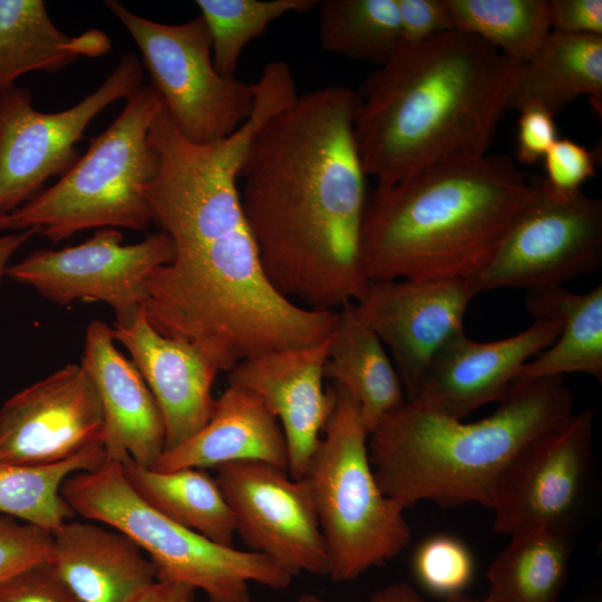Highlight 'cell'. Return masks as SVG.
I'll list each match as a JSON object with an SVG mask.
<instances>
[{
    "instance_id": "8",
    "label": "cell",
    "mask_w": 602,
    "mask_h": 602,
    "mask_svg": "<svg viewBox=\"0 0 602 602\" xmlns=\"http://www.w3.org/2000/svg\"><path fill=\"white\" fill-rule=\"evenodd\" d=\"M61 494L75 514L130 537L156 570L157 581L186 583L208 602H251L249 582L287 589L293 575L268 556L217 544L167 518L128 485L118 460L69 476Z\"/></svg>"
},
{
    "instance_id": "6",
    "label": "cell",
    "mask_w": 602,
    "mask_h": 602,
    "mask_svg": "<svg viewBox=\"0 0 602 602\" xmlns=\"http://www.w3.org/2000/svg\"><path fill=\"white\" fill-rule=\"evenodd\" d=\"M162 107L155 88L142 86L56 184L10 214L12 230L58 243L89 229H147L146 192L157 168L149 129Z\"/></svg>"
},
{
    "instance_id": "32",
    "label": "cell",
    "mask_w": 602,
    "mask_h": 602,
    "mask_svg": "<svg viewBox=\"0 0 602 602\" xmlns=\"http://www.w3.org/2000/svg\"><path fill=\"white\" fill-rule=\"evenodd\" d=\"M318 0H196L207 28L213 62L219 72L235 76L245 46L263 35L276 19L303 14Z\"/></svg>"
},
{
    "instance_id": "1",
    "label": "cell",
    "mask_w": 602,
    "mask_h": 602,
    "mask_svg": "<svg viewBox=\"0 0 602 602\" xmlns=\"http://www.w3.org/2000/svg\"><path fill=\"white\" fill-rule=\"evenodd\" d=\"M241 151L185 144L166 153L147 188L174 256L146 280L143 311L159 333L183 340L221 371L275 350L328 338L338 311L302 307L268 280L239 188Z\"/></svg>"
},
{
    "instance_id": "5",
    "label": "cell",
    "mask_w": 602,
    "mask_h": 602,
    "mask_svg": "<svg viewBox=\"0 0 602 602\" xmlns=\"http://www.w3.org/2000/svg\"><path fill=\"white\" fill-rule=\"evenodd\" d=\"M487 417L465 423L406 399L368 437L369 459L385 495L406 508H491L496 484L514 457L574 414L563 377L517 379Z\"/></svg>"
},
{
    "instance_id": "14",
    "label": "cell",
    "mask_w": 602,
    "mask_h": 602,
    "mask_svg": "<svg viewBox=\"0 0 602 602\" xmlns=\"http://www.w3.org/2000/svg\"><path fill=\"white\" fill-rule=\"evenodd\" d=\"M234 516L236 534L291 575L329 574V560L313 501L303 479L256 460L215 468Z\"/></svg>"
},
{
    "instance_id": "21",
    "label": "cell",
    "mask_w": 602,
    "mask_h": 602,
    "mask_svg": "<svg viewBox=\"0 0 602 602\" xmlns=\"http://www.w3.org/2000/svg\"><path fill=\"white\" fill-rule=\"evenodd\" d=\"M49 562L80 602H134L156 570L126 534L97 522H66L52 533Z\"/></svg>"
},
{
    "instance_id": "17",
    "label": "cell",
    "mask_w": 602,
    "mask_h": 602,
    "mask_svg": "<svg viewBox=\"0 0 602 602\" xmlns=\"http://www.w3.org/2000/svg\"><path fill=\"white\" fill-rule=\"evenodd\" d=\"M559 332V321L544 318L495 341H475L462 332L436 353L411 399L464 420L478 408L498 402L516 381L521 368L550 347Z\"/></svg>"
},
{
    "instance_id": "30",
    "label": "cell",
    "mask_w": 602,
    "mask_h": 602,
    "mask_svg": "<svg viewBox=\"0 0 602 602\" xmlns=\"http://www.w3.org/2000/svg\"><path fill=\"white\" fill-rule=\"evenodd\" d=\"M317 9L327 52L381 66L401 47L397 0H320Z\"/></svg>"
},
{
    "instance_id": "4",
    "label": "cell",
    "mask_w": 602,
    "mask_h": 602,
    "mask_svg": "<svg viewBox=\"0 0 602 602\" xmlns=\"http://www.w3.org/2000/svg\"><path fill=\"white\" fill-rule=\"evenodd\" d=\"M534 194L502 156L434 164L368 195L361 254L369 281L474 280Z\"/></svg>"
},
{
    "instance_id": "3",
    "label": "cell",
    "mask_w": 602,
    "mask_h": 602,
    "mask_svg": "<svg viewBox=\"0 0 602 602\" xmlns=\"http://www.w3.org/2000/svg\"><path fill=\"white\" fill-rule=\"evenodd\" d=\"M521 66L456 29L400 47L357 91L353 130L367 175L390 185L486 154Z\"/></svg>"
},
{
    "instance_id": "31",
    "label": "cell",
    "mask_w": 602,
    "mask_h": 602,
    "mask_svg": "<svg viewBox=\"0 0 602 602\" xmlns=\"http://www.w3.org/2000/svg\"><path fill=\"white\" fill-rule=\"evenodd\" d=\"M453 28L525 62L550 35L547 0H444Z\"/></svg>"
},
{
    "instance_id": "24",
    "label": "cell",
    "mask_w": 602,
    "mask_h": 602,
    "mask_svg": "<svg viewBox=\"0 0 602 602\" xmlns=\"http://www.w3.org/2000/svg\"><path fill=\"white\" fill-rule=\"evenodd\" d=\"M525 307L533 319L557 320L560 332L521 368L516 380L585 373L602 381V284L583 293L563 287L527 292Z\"/></svg>"
},
{
    "instance_id": "28",
    "label": "cell",
    "mask_w": 602,
    "mask_h": 602,
    "mask_svg": "<svg viewBox=\"0 0 602 602\" xmlns=\"http://www.w3.org/2000/svg\"><path fill=\"white\" fill-rule=\"evenodd\" d=\"M575 535L540 528L509 536L487 571L482 602H557L564 590Z\"/></svg>"
},
{
    "instance_id": "36",
    "label": "cell",
    "mask_w": 602,
    "mask_h": 602,
    "mask_svg": "<svg viewBox=\"0 0 602 602\" xmlns=\"http://www.w3.org/2000/svg\"><path fill=\"white\" fill-rule=\"evenodd\" d=\"M0 602H80L49 560L29 565L0 582Z\"/></svg>"
},
{
    "instance_id": "29",
    "label": "cell",
    "mask_w": 602,
    "mask_h": 602,
    "mask_svg": "<svg viewBox=\"0 0 602 602\" xmlns=\"http://www.w3.org/2000/svg\"><path fill=\"white\" fill-rule=\"evenodd\" d=\"M106 459L103 445L51 465L0 462V515L54 533L75 515L61 494L65 480L99 467Z\"/></svg>"
},
{
    "instance_id": "38",
    "label": "cell",
    "mask_w": 602,
    "mask_h": 602,
    "mask_svg": "<svg viewBox=\"0 0 602 602\" xmlns=\"http://www.w3.org/2000/svg\"><path fill=\"white\" fill-rule=\"evenodd\" d=\"M556 139L553 114L537 107L520 110L516 157L521 163L532 165L542 161Z\"/></svg>"
},
{
    "instance_id": "2",
    "label": "cell",
    "mask_w": 602,
    "mask_h": 602,
    "mask_svg": "<svg viewBox=\"0 0 602 602\" xmlns=\"http://www.w3.org/2000/svg\"><path fill=\"white\" fill-rule=\"evenodd\" d=\"M358 94L331 85L302 95L252 138L239 181L264 273L284 298L336 311L357 302L367 278L368 200L353 122Z\"/></svg>"
},
{
    "instance_id": "41",
    "label": "cell",
    "mask_w": 602,
    "mask_h": 602,
    "mask_svg": "<svg viewBox=\"0 0 602 602\" xmlns=\"http://www.w3.org/2000/svg\"><path fill=\"white\" fill-rule=\"evenodd\" d=\"M36 234V230L28 229L0 236V281L6 275L12 255Z\"/></svg>"
},
{
    "instance_id": "22",
    "label": "cell",
    "mask_w": 602,
    "mask_h": 602,
    "mask_svg": "<svg viewBox=\"0 0 602 602\" xmlns=\"http://www.w3.org/2000/svg\"><path fill=\"white\" fill-rule=\"evenodd\" d=\"M242 460L264 462L288 470V446L278 418L264 402L246 389L227 385L215 399L206 425L184 443L164 450L152 469H206Z\"/></svg>"
},
{
    "instance_id": "9",
    "label": "cell",
    "mask_w": 602,
    "mask_h": 602,
    "mask_svg": "<svg viewBox=\"0 0 602 602\" xmlns=\"http://www.w3.org/2000/svg\"><path fill=\"white\" fill-rule=\"evenodd\" d=\"M138 47L142 61L177 130L200 144L226 138L252 115L256 82L219 72L201 16L182 23L144 18L116 0L105 2Z\"/></svg>"
},
{
    "instance_id": "20",
    "label": "cell",
    "mask_w": 602,
    "mask_h": 602,
    "mask_svg": "<svg viewBox=\"0 0 602 602\" xmlns=\"http://www.w3.org/2000/svg\"><path fill=\"white\" fill-rule=\"evenodd\" d=\"M113 328L93 320L86 330L80 366L103 407L101 444L107 458H127L152 468L165 450L158 406L142 375L116 348Z\"/></svg>"
},
{
    "instance_id": "42",
    "label": "cell",
    "mask_w": 602,
    "mask_h": 602,
    "mask_svg": "<svg viewBox=\"0 0 602 602\" xmlns=\"http://www.w3.org/2000/svg\"><path fill=\"white\" fill-rule=\"evenodd\" d=\"M369 602H425L419 594L405 583L388 585L375 592Z\"/></svg>"
},
{
    "instance_id": "45",
    "label": "cell",
    "mask_w": 602,
    "mask_h": 602,
    "mask_svg": "<svg viewBox=\"0 0 602 602\" xmlns=\"http://www.w3.org/2000/svg\"><path fill=\"white\" fill-rule=\"evenodd\" d=\"M12 230L10 214H0V231Z\"/></svg>"
},
{
    "instance_id": "10",
    "label": "cell",
    "mask_w": 602,
    "mask_h": 602,
    "mask_svg": "<svg viewBox=\"0 0 602 602\" xmlns=\"http://www.w3.org/2000/svg\"><path fill=\"white\" fill-rule=\"evenodd\" d=\"M143 65L125 54L111 74L74 106L55 113L35 108L31 93L17 84L0 89V214H11L80 156L77 144L106 107L126 100L143 85Z\"/></svg>"
},
{
    "instance_id": "43",
    "label": "cell",
    "mask_w": 602,
    "mask_h": 602,
    "mask_svg": "<svg viewBox=\"0 0 602 602\" xmlns=\"http://www.w3.org/2000/svg\"><path fill=\"white\" fill-rule=\"evenodd\" d=\"M445 602H482V600L472 598L465 593H458L445 599Z\"/></svg>"
},
{
    "instance_id": "11",
    "label": "cell",
    "mask_w": 602,
    "mask_h": 602,
    "mask_svg": "<svg viewBox=\"0 0 602 602\" xmlns=\"http://www.w3.org/2000/svg\"><path fill=\"white\" fill-rule=\"evenodd\" d=\"M514 220L492 261L473 281L477 292L563 284L602 264V201L553 191L543 177Z\"/></svg>"
},
{
    "instance_id": "13",
    "label": "cell",
    "mask_w": 602,
    "mask_h": 602,
    "mask_svg": "<svg viewBox=\"0 0 602 602\" xmlns=\"http://www.w3.org/2000/svg\"><path fill=\"white\" fill-rule=\"evenodd\" d=\"M173 256V242L162 231L124 244L118 229L104 227L77 245L36 250L9 264L6 275L58 304L104 302L116 322H125L143 308L149 274Z\"/></svg>"
},
{
    "instance_id": "39",
    "label": "cell",
    "mask_w": 602,
    "mask_h": 602,
    "mask_svg": "<svg viewBox=\"0 0 602 602\" xmlns=\"http://www.w3.org/2000/svg\"><path fill=\"white\" fill-rule=\"evenodd\" d=\"M548 19L552 31L602 37L601 0H550Z\"/></svg>"
},
{
    "instance_id": "40",
    "label": "cell",
    "mask_w": 602,
    "mask_h": 602,
    "mask_svg": "<svg viewBox=\"0 0 602 602\" xmlns=\"http://www.w3.org/2000/svg\"><path fill=\"white\" fill-rule=\"evenodd\" d=\"M195 589L175 581H156L134 602H193Z\"/></svg>"
},
{
    "instance_id": "44",
    "label": "cell",
    "mask_w": 602,
    "mask_h": 602,
    "mask_svg": "<svg viewBox=\"0 0 602 602\" xmlns=\"http://www.w3.org/2000/svg\"><path fill=\"white\" fill-rule=\"evenodd\" d=\"M573 602H602V595L600 591L595 590L593 592H590L583 596H579Z\"/></svg>"
},
{
    "instance_id": "26",
    "label": "cell",
    "mask_w": 602,
    "mask_h": 602,
    "mask_svg": "<svg viewBox=\"0 0 602 602\" xmlns=\"http://www.w3.org/2000/svg\"><path fill=\"white\" fill-rule=\"evenodd\" d=\"M110 46L98 29L62 32L42 0H0V89L31 71L57 72L81 57H99Z\"/></svg>"
},
{
    "instance_id": "37",
    "label": "cell",
    "mask_w": 602,
    "mask_h": 602,
    "mask_svg": "<svg viewBox=\"0 0 602 602\" xmlns=\"http://www.w3.org/2000/svg\"><path fill=\"white\" fill-rule=\"evenodd\" d=\"M401 47L454 29L444 0H397Z\"/></svg>"
},
{
    "instance_id": "19",
    "label": "cell",
    "mask_w": 602,
    "mask_h": 602,
    "mask_svg": "<svg viewBox=\"0 0 602 602\" xmlns=\"http://www.w3.org/2000/svg\"><path fill=\"white\" fill-rule=\"evenodd\" d=\"M114 339L130 353L149 388L165 428V450L184 443L210 420L213 383L220 370L192 344L159 333L143 308L115 322Z\"/></svg>"
},
{
    "instance_id": "18",
    "label": "cell",
    "mask_w": 602,
    "mask_h": 602,
    "mask_svg": "<svg viewBox=\"0 0 602 602\" xmlns=\"http://www.w3.org/2000/svg\"><path fill=\"white\" fill-rule=\"evenodd\" d=\"M329 340L251 357L227 372L229 385L258 396L278 418L294 479L303 477L333 406L331 386L323 387Z\"/></svg>"
},
{
    "instance_id": "23",
    "label": "cell",
    "mask_w": 602,
    "mask_h": 602,
    "mask_svg": "<svg viewBox=\"0 0 602 602\" xmlns=\"http://www.w3.org/2000/svg\"><path fill=\"white\" fill-rule=\"evenodd\" d=\"M324 379L344 390L357 404L369 434L406 400L387 349L358 317L353 303L338 309L329 340Z\"/></svg>"
},
{
    "instance_id": "25",
    "label": "cell",
    "mask_w": 602,
    "mask_h": 602,
    "mask_svg": "<svg viewBox=\"0 0 602 602\" xmlns=\"http://www.w3.org/2000/svg\"><path fill=\"white\" fill-rule=\"evenodd\" d=\"M602 101V37L551 31L522 64L507 110L537 107L555 115L576 98Z\"/></svg>"
},
{
    "instance_id": "27",
    "label": "cell",
    "mask_w": 602,
    "mask_h": 602,
    "mask_svg": "<svg viewBox=\"0 0 602 602\" xmlns=\"http://www.w3.org/2000/svg\"><path fill=\"white\" fill-rule=\"evenodd\" d=\"M120 464L128 485L152 508L217 544L233 546L232 509L215 477L205 469L159 472L130 458Z\"/></svg>"
},
{
    "instance_id": "34",
    "label": "cell",
    "mask_w": 602,
    "mask_h": 602,
    "mask_svg": "<svg viewBox=\"0 0 602 602\" xmlns=\"http://www.w3.org/2000/svg\"><path fill=\"white\" fill-rule=\"evenodd\" d=\"M52 533L0 515V582L18 571L49 560Z\"/></svg>"
},
{
    "instance_id": "35",
    "label": "cell",
    "mask_w": 602,
    "mask_h": 602,
    "mask_svg": "<svg viewBox=\"0 0 602 602\" xmlns=\"http://www.w3.org/2000/svg\"><path fill=\"white\" fill-rule=\"evenodd\" d=\"M544 182L562 194L581 192V186L596 172L595 155L585 146L569 138H557L542 159Z\"/></svg>"
},
{
    "instance_id": "15",
    "label": "cell",
    "mask_w": 602,
    "mask_h": 602,
    "mask_svg": "<svg viewBox=\"0 0 602 602\" xmlns=\"http://www.w3.org/2000/svg\"><path fill=\"white\" fill-rule=\"evenodd\" d=\"M477 293L466 279L370 281L353 303L387 349L406 399L415 397L441 347L464 332L468 304Z\"/></svg>"
},
{
    "instance_id": "12",
    "label": "cell",
    "mask_w": 602,
    "mask_h": 602,
    "mask_svg": "<svg viewBox=\"0 0 602 602\" xmlns=\"http://www.w3.org/2000/svg\"><path fill=\"white\" fill-rule=\"evenodd\" d=\"M594 417L592 408L574 412L514 457L494 491L495 532H579L591 483Z\"/></svg>"
},
{
    "instance_id": "46",
    "label": "cell",
    "mask_w": 602,
    "mask_h": 602,
    "mask_svg": "<svg viewBox=\"0 0 602 602\" xmlns=\"http://www.w3.org/2000/svg\"><path fill=\"white\" fill-rule=\"evenodd\" d=\"M297 602H326V601H323L321 598L312 593H302L298 598Z\"/></svg>"
},
{
    "instance_id": "7",
    "label": "cell",
    "mask_w": 602,
    "mask_h": 602,
    "mask_svg": "<svg viewBox=\"0 0 602 602\" xmlns=\"http://www.w3.org/2000/svg\"><path fill=\"white\" fill-rule=\"evenodd\" d=\"M333 406L301 479L311 494L334 582L359 577L411 540L405 506L381 491L357 404L336 385Z\"/></svg>"
},
{
    "instance_id": "16",
    "label": "cell",
    "mask_w": 602,
    "mask_h": 602,
    "mask_svg": "<svg viewBox=\"0 0 602 602\" xmlns=\"http://www.w3.org/2000/svg\"><path fill=\"white\" fill-rule=\"evenodd\" d=\"M98 391L69 363L20 390L0 407V462L51 465L103 445Z\"/></svg>"
},
{
    "instance_id": "33",
    "label": "cell",
    "mask_w": 602,
    "mask_h": 602,
    "mask_svg": "<svg viewBox=\"0 0 602 602\" xmlns=\"http://www.w3.org/2000/svg\"><path fill=\"white\" fill-rule=\"evenodd\" d=\"M412 570L430 593L447 596L464 593L473 580L475 562L470 550L455 536L433 535L415 551Z\"/></svg>"
}]
</instances>
